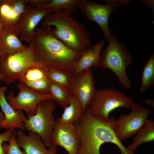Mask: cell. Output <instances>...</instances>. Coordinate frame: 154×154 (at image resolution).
I'll return each instance as SVG.
<instances>
[{"mask_svg":"<svg viewBox=\"0 0 154 154\" xmlns=\"http://www.w3.org/2000/svg\"><path fill=\"white\" fill-rule=\"evenodd\" d=\"M116 119H102L92 113L88 107L82 117L74 123L78 139L77 154H101V146L106 143L115 145L121 154H134L125 147L115 132Z\"/></svg>","mask_w":154,"mask_h":154,"instance_id":"6da1fadb","label":"cell"},{"mask_svg":"<svg viewBox=\"0 0 154 154\" xmlns=\"http://www.w3.org/2000/svg\"><path fill=\"white\" fill-rule=\"evenodd\" d=\"M38 62L46 70L54 69L74 74L75 63L84 51L70 48L54 35L51 27L35 30L29 43Z\"/></svg>","mask_w":154,"mask_h":154,"instance_id":"7a4b0ae2","label":"cell"},{"mask_svg":"<svg viewBox=\"0 0 154 154\" xmlns=\"http://www.w3.org/2000/svg\"><path fill=\"white\" fill-rule=\"evenodd\" d=\"M41 25L54 26V36L72 50L84 51L92 45L84 25L65 11L47 14L42 20Z\"/></svg>","mask_w":154,"mask_h":154,"instance_id":"3957f363","label":"cell"},{"mask_svg":"<svg viewBox=\"0 0 154 154\" xmlns=\"http://www.w3.org/2000/svg\"><path fill=\"white\" fill-rule=\"evenodd\" d=\"M108 42V46L101 53L100 67L112 70L123 86L129 89L131 82L126 68L131 62L129 51L113 35Z\"/></svg>","mask_w":154,"mask_h":154,"instance_id":"277c9868","label":"cell"},{"mask_svg":"<svg viewBox=\"0 0 154 154\" xmlns=\"http://www.w3.org/2000/svg\"><path fill=\"white\" fill-rule=\"evenodd\" d=\"M35 66L43 69L37 60L29 44L20 52L9 56L0 57L2 80L6 85H10L23 78L27 70Z\"/></svg>","mask_w":154,"mask_h":154,"instance_id":"5b68a950","label":"cell"},{"mask_svg":"<svg viewBox=\"0 0 154 154\" xmlns=\"http://www.w3.org/2000/svg\"><path fill=\"white\" fill-rule=\"evenodd\" d=\"M134 102L132 99L114 86L97 89L88 108L93 114L106 120L110 113L116 108H130Z\"/></svg>","mask_w":154,"mask_h":154,"instance_id":"8992f818","label":"cell"},{"mask_svg":"<svg viewBox=\"0 0 154 154\" xmlns=\"http://www.w3.org/2000/svg\"><path fill=\"white\" fill-rule=\"evenodd\" d=\"M56 107L52 100L40 102L37 105L36 114L32 116H27V119L23 124L28 132L38 135L48 147L52 144V134L56 122L53 112Z\"/></svg>","mask_w":154,"mask_h":154,"instance_id":"52a82bcc","label":"cell"},{"mask_svg":"<svg viewBox=\"0 0 154 154\" xmlns=\"http://www.w3.org/2000/svg\"><path fill=\"white\" fill-rule=\"evenodd\" d=\"M129 0H109L101 5L89 0H82L80 10L90 21L96 22L103 32L106 40L109 42L112 35L109 26L111 13L120 5H127Z\"/></svg>","mask_w":154,"mask_h":154,"instance_id":"ba28073f","label":"cell"},{"mask_svg":"<svg viewBox=\"0 0 154 154\" xmlns=\"http://www.w3.org/2000/svg\"><path fill=\"white\" fill-rule=\"evenodd\" d=\"M128 114L120 116L117 119L115 132L121 141L131 137L142 127L152 110L138 102H134Z\"/></svg>","mask_w":154,"mask_h":154,"instance_id":"9c48e42d","label":"cell"},{"mask_svg":"<svg viewBox=\"0 0 154 154\" xmlns=\"http://www.w3.org/2000/svg\"><path fill=\"white\" fill-rule=\"evenodd\" d=\"M17 86L19 90L17 95L15 96L13 92H11L5 95V98L13 109L23 110L27 116H32L36 114L37 105L40 102L47 99L53 100L50 93H38L21 82L17 83Z\"/></svg>","mask_w":154,"mask_h":154,"instance_id":"30bf717a","label":"cell"},{"mask_svg":"<svg viewBox=\"0 0 154 154\" xmlns=\"http://www.w3.org/2000/svg\"><path fill=\"white\" fill-rule=\"evenodd\" d=\"M97 90L94 72L91 68L74 74L71 92L80 103L84 112L88 106Z\"/></svg>","mask_w":154,"mask_h":154,"instance_id":"8fae6325","label":"cell"},{"mask_svg":"<svg viewBox=\"0 0 154 154\" xmlns=\"http://www.w3.org/2000/svg\"><path fill=\"white\" fill-rule=\"evenodd\" d=\"M51 13L44 8L27 6L15 25L21 40L29 43L36 26L46 15Z\"/></svg>","mask_w":154,"mask_h":154,"instance_id":"7c38bea8","label":"cell"},{"mask_svg":"<svg viewBox=\"0 0 154 154\" xmlns=\"http://www.w3.org/2000/svg\"><path fill=\"white\" fill-rule=\"evenodd\" d=\"M52 144L62 147L68 154H77L79 142L74 123H62L56 119L53 131Z\"/></svg>","mask_w":154,"mask_h":154,"instance_id":"4fadbf2b","label":"cell"},{"mask_svg":"<svg viewBox=\"0 0 154 154\" xmlns=\"http://www.w3.org/2000/svg\"><path fill=\"white\" fill-rule=\"evenodd\" d=\"M7 88L5 86L0 88V106L4 113L5 118L0 123V128H5L11 130L16 134L15 128L25 129L23 124L27 119L23 110H15L9 105L5 94Z\"/></svg>","mask_w":154,"mask_h":154,"instance_id":"5bb4252c","label":"cell"},{"mask_svg":"<svg viewBox=\"0 0 154 154\" xmlns=\"http://www.w3.org/2000/svg\"><path fill=\"white\" fill-rule=\"evenodd\" d=\"M16 134L17 144L23 149L25 154H57L56 146L52 144L47 149L40 137L35 133L29 132L27 135L19 129Z\"/></svg>","mask_w":154,"mask_h":154,"instance_id":"9a60e30c","label":"cell"},{"mask_svg":"<svg viewBox=\"0 0 154 154\" xmlns=\"http://www.w3.org/2000/svg\"><path fill=\"white\" fill-rule=\"evenodd\" d=\"M15 26H5L0 31V57L14 54L25 49Z\"/></svg>","mask_w":154,"mask_h":154,"instance_id":"2e32d148","label":"cell"},{"mask_svg":"<svg viewBox=\"0 0 154 154\" xmlns=\"http://www.w3.org/2000/svg\"><path fill=\"white\" fill-rule=\"evenodd\" d=\"M27 4L28 0H0V21L5 26H15Z\"/></svg>","mask_w":154,"mask_h":154,"instance_id":"e0dca14e","label":"cell"},{"mask_svg":"<svg viewBox=\"0 0 154 154\" xmlns=\"http://www.w3.org/2000/svg\"><path fill=\"white\" fill-rule=\"evenodd\" d=\"M104 44L102 40L84 51L80 59L75 63L74 74H76L92 67H100V55Z\"/></svg>","mask_w":154,"mask_h":154,"instance_id":"ac0fdd59","label":"cell"},{"mask_svg":"<svg viewBox=\"0 0 154 154\" xmlns=\"http://www.w3.org/2000/svg\"><path fill=\"white\" fill-rule=\"evenodd\" d=\"M154 140V121L147 119L142 127L136 134L132 143L127 146L134 152L141 144L151 142Z\"/></svg>","mask_w":154,"mask_h":154,"instance_id":"d6986e66","label":"cell"},{"mask_svg":"<svg viewBox=\"0 0 154 154\" xmlns=\"http://www.w3.org/2000/svg\"><path fill=\"white\" fill-rule=\"evenodd\" d=\"M83 112L80 103L72 95L69 104L64 109L61 117H57L56 119L65 123H74L82 117Z\"/></svg>","mask_w":154,"mask_h":154,"instance_id":"ffe728a7","label":"cell"},{"mask_svg":"<svg viewBox=\"0 0 154 154\" xmlns=\"http://www.w3.org/2000/svg\"><path fill=\"white\" fill-rule=\"evenodd\" d=\"M82 0H50L42 8L50 11L52 13L64 10L71 13L72 11L80 9Z\"/></svg>","mask_w":154,"mask_h":154,"instance_id":"44dd1931","label":"cell"},{"mask_svg":"<svg viewBox=\"0 0 154 154\" xmlns=\"http://www.w3.org/2000/svg\"><path fill=\"white\" fill-rule=\"evenodd\" d=\"M46 72L47 78L52 82L71 92V86L74 76V73L54 69L47 70Z\"/></svg>","mask_w":154,"mask_h":154,"instance_id":"7402d4cb","label":"cell"},{"mask_svg":"<svg viewBox=\"0 0 154 154\" xmlns=\"http://www.w3.org/2000/svg\"><path fill=\"white\" fill-rule=\"evenodd\" d=\"M50 92L54 100L64 109L69 104L72 96L71 92L58 84L51 81Z\"/></svg>","mask_w":154,"mask_h":154,"instance_id":"603a6c76","label":"cell"},{"mask_svg":"<svg viewBox=\"0 0 154 154\" xmlns=\"http://www.w3.org/2000/svg\"><path fill=\"white\" fill-rule=\"evenodd\" d=\"M154 84V54H152L145 65L142 72L140 91L142 93Z\"/></svg>","mask_w":154,"mask_h":154,"instance_id":"cb8c5ba5","label":"cell"},{"mask_svg":"<svg viewBox=\"0 0 154 154\" xmlns=\"http://www.w3.org/2000/svg\"><path fill=\"white\" fill-rule=\"evenodd\" d=\"M29 88L37 93L42 94L50 93V87L51 81L48 78L32 82L21 80Z\"/></svg>","mask_w":154,"mask_h":154,"instance_id":"d4e9b609","label":"cell"},{"mask_svg":"<svg viewBox=\"0 0 154 154\" xmlns=\"http://www.w3.org/2000/svg\"><path fill=\"white\" fill-rule=\"evenodd\" d=\"M46 70L37 66L31 67L27 71L24 76L20 80L28 82H32L47 78Z\"/></svg>","mask_w":154,"mask_h":154,"instance_id":"484cf974","label":"cell"},{"mask_svg":"<svg viewBox=\"0 0 154 154\" xmlns=\"http://www.w3.org/2000/svg\"><path fill=\"white\" fill-rule=\"evenodd\" d=\"M7 144L3 142L2 146L5 154H25L23 151H21L17 144L16 134H13L10 137Z\"/></svg>","mask_w":154,"mask_h":154,"instance_id":"4316f807","label":"cell"},{"mask_svg":"<svg viewBox=\"0 0 154 154\" xmlns=\"http://www.w3.org/2000/svg\"><path fill=\"white\" fill-rule=\"evenodd\" d=\"M14 133L11 130L6 129V131L0 134V154H5L3 151L2 143L5 141L9 143L10 138Z\"/></svg>","mask_w":154,"mask_h":154,"instance_id":"83f0119b","label":"cell"},{"mask_svg":"<svg viewBox=\"0 0 154 154\" xmlns=\"http://www.w3.org/2000/svg\"><path fill=\"white\" fill-rule=\"evenodd\" d=\"M50 0H28L29 5L36 7H41L47 4Z\"/></svg>","mask_w":154,"mask_h":154,"instance_id":"f1b7e54d","label":"cell"},{"mask_svg":"<svg viewBox=\"0 0 154 154\" xmlns=\"http://www.w3.org/2000/svg\"><path fill=\"white\" fill-rule=\"evenodd\" d=\"M145 103L147 105L154 108V100L150 99H148L145 100Z\"/></svg>","mask_w":154,"mask_h":154,"instance_id":"f546056e","label":"cell"},{"mask_svg":"<svg viewBox=\"0 0 154 154\" xmlns=\"http://www.w3.org/2000/svg\"><path fill=\"white\" fill-rule=\"evenodd\" d=\"M5 118V115L2 111H0V123L3 121Z\"/></svg>","mask_w":154,"mask_h":154,"instance_id":"4dcf8cb0","label":"cell"},{"mask_svg":"<svg viewBox=\"0 0 154 154\" xmlns=\"http://www.w3.org/2000/svg\"><path fill=\"white\" fill-rule=\"evenodd\" d=\"M5 26L0 21V31H1Z\"/></svg>","mask_w":154,"mask_h":154,"instance_id":"1f68e13d","label":"cell"},{"mask_svg":"<svg viewBox=\"0 0 154 154\" xmlns=\"http://www.w3.org/2000/svg\"><path fill=\"white\" fill-rule=\"evenodd\" d=\"M2 76L1 74L0 73V80H2Z\"/></svg>","mask_w":154,"mask_h":154,"instance_id":"d6a6232c","label":"cell"},{"mask_svg":"<svg viewBox=\"0 0 154 154\" xmlns=\"http://www.w3.org/2000/svg\"><path fill=\"white\" fill-rule=\"evenodd\" d=\"M1 87H0V88Z\"/></svg>","mask_w":154,"mask_h":154,"instance_id":"836d02e7","label":"cell"}]
</instances>
